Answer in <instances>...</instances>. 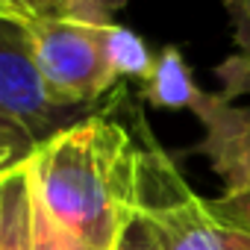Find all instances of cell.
I'll use <instances>...</instances> for the list:
<instances>
[{
	"instance_id": "4",
	"label": "cell",
	"mask_w": 250,
	"mask_h": 250,
	"mask_svg": "<svg viewBox=\"0 0 250 250\" xmlns=\"http://www.w3.org/2000/svg\"><path fill=\"white\" fill-rule=\"evenodd\" d=\"M65 115L44 91L24 21L0 18V118L18 124L39 145L65 127Z\"/></svg>"
},
{
	"instance_id": "10",
	"label": "cell",
	"mask_w": 250,
	"mask_h": 250,
	"mask_svg": "<svg viewBox=\"0 0 250 250\" xmlns=\"http://www.w3.org/2000/svg\"><path fill=\"white\" fill-rule=\"evenodd\" d=\"M115 250H162V247H159V238H156L153 227L136 212L133 221L124 227V232L118 235Z\"/></svg>"
},
{
	"instance_id": "9",
	"label": "cell",
	"mask_w": 250,
	"mask_h": 250,
	"mask_svg": "<svg viewBox=\"0 0 250 250\" xmlns=\"http://www.w3.org/2000/svg\"><path fill=\"white\" fill-rule=\"evenodd\" d=\"M33 186V183H30ZM33 250H77L62 232L59 227L44 215V209L39 206L36 194H33Z\"/></svg>"
},
{
	"instance_id": "6",
	"label": "cell",
	"mask_w": 250,
	"mask_h": 250,
	"mask_svg": "<svg viewBox=\"0 0 250 250\" xmlns=\"http://www.w3.org/2000/svg\"><path fill=\"white\" fill-rule=\"evenodd\" d=\"M142 91H145L147 103H153L156 109H191V112H197L206 100V94L197 91V85L186 68V59L177 47H165L153 59V71L142 83Z\"/></svg>"
},
{
	"instance_id": "5",
	"label": "cell",
	"mask_w": 250,
	"mask_h": 250,
	"mask_svg": "<svg viewBox=\"0 0 250 250\" xmlns=\"http://www.w3.org/2000/svg\"><path fill=\"white\" fill-rule=\"evenodd\" d=\"M0 250H33V186L27 159L0 183Z\"/></svg>"
},
{
	"instance_id": "1",
	"label": "cell",
	"mask_w": 250,
	"mask_h": 250,
	"mask_svg": "<svg viewBox=\"0 0 250 250\" xmlns=\"http://www.w3.org/2000/svg\"><path fill=\"white\" fill-rule=\"evenodd\" d=\"M44 215L77 250H115L139 212L142 136L106 112L77 118L27 156Z\"/></svg>"
},
{
	"instance_id": "7",
	"label": "cell",
	"mask_w": 250,
	"mask_h": 250,
	"mask_svg": "<svg viewBox=\"0 0 250 250\" xmlns=\"http://www.w3.org/2000/svg\"><path fill=\"white\" fill-rule=\"evenodd\" d=\"M127 0H27L36 18H68L85 24H112V15Z\"/></svg>"
},
{
	"instance_id": "11",
	"label": "cell",
	"mask_w": 250,
	"mask_h": 250,
	"mask_svg": "<svg viewBox=\"0 0 250 250\" xmlns=\"http://www.w3.org/2000/svg\"><path fill=\"white\" fill-rule=\"evenodd\" d=\"M33 147H36V142L18 127V124L0 118V150L9 153V156H15V159H27L33 153Z\"/></svg>"
},
{
	"instance_id": "14",
	"label": "cell",
	"mask_w": 250,
	"mask_h": 250,
	"mask_svg": "<svg viewBox=\"0 0 250 250\" xmlns=\"http://www.w3.org/2000/svg\"><path fill=\"white\" fill-rule=\"evenodd\" d=\"M6 171H9V168H6ZM6 171H0V183H3V174H6Z\"/></svg>"
},
{
	"instance_id": "13",
	"label": "cell",
	"mask_w": 250,
	"mask_h": 250,
	"mask_svg": "<svg viewBox=\"0 0 250 250\" xmlns=\"http://www.w3.org/2000/svg\"><path fill=\"white\" fill-rule=\"evenodd\" d=\"M18 162H24V159H15V156H9V153L0 150V171H6V168H12V165H18Z\"/></svg>"
},
{
	"instance_id": "8",
	"label": "cell",
	"mask_w": 250,
	"mask_h": 250,
	"mask_svg": "<svg viewBox=\"0 0 250 250\" xmlns=\"http://www.w3.org/2000/svg\"><path fill=\"white\" fill-rule=\"evenodd\" d=\"M106 42H109V56H112V65H115L118 77H139L142 83L150 77L156 56L147 53V47L142 44V39L136 33L124 30L118 24H109Z\"/></svg>"
},
{
	"instance_id": "12",
	"label": "cell",
	"mask_w": 250,
	"mask_h": 250,
	"mask_svg": "<svg viewBox=\"0 0 250 250\" xmlns=\"http://www.w3.org/2000/svg\"><path fill=\"white\" fill-rule=\"evenodd\" d=\"M0 18H15V21H30L36 18L27 6V0H0Z\"/></svg>"
},
{
	"instance_id": "2",
	"label": "cell",
	"mask_w": 250,
	"mask_h": 250,
	"mask_svg": "<svg viewBox=\"0 0 250 250\" xmlns=\"http://www.w3.org/2000/svg\"><path fill=\"white\" fill-rule=\"evenodd\" d=\"M142 136L139 215L153 227L162 250H250V194H221L206 200L188 188L174 159Z\"/></svg>"
},
{
	"instance_id": "3",
	"label": "cell",
	"mask_w": 250,
	"mask_h": 250,
	"mask_svg": "<svg viewBox=\"0 0 250 250\" xmlns=\"http://www.w3.org/2000/svg\"><path fill=\"white\" fill-rule=\"evenodd\" d=\"M24 27L39 77L53 106L65 112L88 106L121 80L109 56V24L30 18L24 21Z\"/></svg>"
}]
</instances>
